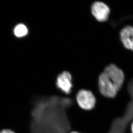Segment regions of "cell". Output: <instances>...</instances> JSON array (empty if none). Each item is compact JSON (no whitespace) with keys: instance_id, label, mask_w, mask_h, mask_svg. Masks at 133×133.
Wrapping results in <instances>:
<instances>
[{"instance_id":"obj_1","label":"cell","mask_w":133,"mask_h":133,"mask_svg":"<svg viewBox=\"0 0 133 133\" xmlns=\"http://www.w3.org/2000/svg\"><path fill=\"white\" fill-rule=\"evenodd\" d=\"M69 98L58 96H40L31 101V133H68L71 125L66 109Z\"/></svg>"},{"instance_id":"obj_2","label":"cell","mask_w":133,"mask_h":133,"mask_svg":"<svg viewBox=\"0 0 133 133\" xmlns=\"http://www.w3.org/2000/svg\"><path fill=\"white\" fill-rule=\"evenodd\" d=\"M124 75L121 69L112 64L105 68L99 78V87L101 94L109 98L116 97L123 84Z\"/></svg>"},{"instance_id":"obj_3","label":"cell","mask_w":133,"mask_h":133,"mask_svg":"<svg viewBox=\"0 0 133 133\" xmlns=\"http://www.w3.org/2000/svg\"><path fill=\"white\" fill-rule=\"evenodd\" d=\"M76 99L79 107L84 110L93 109L96 103V99L93 93L86 90H79L77 94Z\"/></svg>"},{"instance_id":"obj_4","label":"cell","mask_w":133,"mask_h":133,"mask_svg":"<svg viewBox=\"0 0 133 133\" xmlns=\"http://www.w3.org/2000/svg\"><path fill=\"white\" fill-rule=\"evenodd\" d=\"M56 85L62 92L69 94H70L72 88V76L67 72L59 74L57 78Z\"/></svg>"},{"instance_id":"obj_5","label":"cell","mask_w":133,"mask_h":133,"mask_svg":"<svg viewBox=\"0 0 133 133\" xmlns=\"http://www.w3.org/2000/svg\"><path fill=\"white\" fill-rule=\"evenodd\" d=\"M91 11L94 16L99 21H104L107 20L110 12L109 8L106 4L99 1L93 4Z\"/></svg>"},{"instance_id":"obj_6","label":"cell","mask_w":133,"mask_h":133,"mask_svg":"<svg viewBox=\"0 0 133 133\" xmlns=\"http://www.w3.org/2000/svg\"><path fill=\"white\" fill-rule=\"evenodd\" d=\"M121 39L126 48L133 50V27L124 28L120 33Z\"/></svg>"},{"instance_id":"obj_7","label":"cell","mask_w":133,"mask_h":133,"mask_svg":"<svg viewBox=\"0 0 133 133\" xmlns=\"http://www.w3.org/2000/svg\"><path fill=\"white\" fill-rule=\"evenodd\" d=\"M28 33V28L23 24H18L14 27V33L17 38H22L25 36Z\"/></svg>"},{"instance_id":"obj_8","label":"cell","mask_w":133,"mask_h":133,"mask_svg":"<svg viewBox=\"0 0 133 133\" xmlns=\"http://www.w3.org/2000/svg\"><path fill=\"white\" fill-rule=\"evenodd\" d=\"M0 133H16L14 132V131H12L11 130L7 129H5L2 130V131H0Z\"/></svg>"},{"instance_id":"obj_9","label":"cell","mask_w":133,"mask_h":133,"mask_svg":"<svg viewBox=\"0 0 133 133\" xmlns=\"http://www.w3.org/2000/svg\"><path fill=\"white\" fill-rule=\"evenodd\" d=\"M131 130L132 133H133V123H132L131 126Z\"/></svg>"},{"instance_id":"obj_10","label":"cell","mask_w":133,"mask_h":133,"mask_svg":"<svg viewBox=\"0 0 133 133\" xmlns=\"http://www.w3.org/2000/svg\"><path fill=\"white\" fill-rule=\"evenodd\" d=\"M69 133H79V132H77V131H71V132H69Z\"/></svg>"}]
</instances>
